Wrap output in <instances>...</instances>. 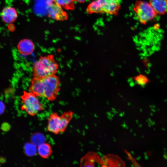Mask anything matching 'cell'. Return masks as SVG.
Returning <instances> with one entry per match:
<instances>
[{
  "instance_id": "1",
  "label": "cell",
  "mask_w": 167,
  "mask_h": 167,
  "mask_svg": "<svg viewBox=\"0 0 167 167\" xmlns=\"http://www.w3.org/2000/svg\"><path fill=\"white\" fill-rule=\"evenodd\" d=\"M59 68L58 64L53 54L41 56L34 64L32 68L33 77L42 78L56 74Z\"/></svg>"
},
{
  "instance_id": "2",
  "label": "cell",
  "mask_w": 167,
  "mask_h": 167,
  "mask_svg": "<svg viewBox=\"0 0 167 167\" xmlns=\"http://www.w3.org/2000/svg\"><path fill=\"white\" fill-rule=\"evenodd\" d=\"M122 0H93L88 6V14L105 13L116 15L121 6Z\"/></svg>"
},
{
  "instance_id": "3",
  "label": "cell",
  "mask_w": 167,
  "mask_h": 167,
  "mask_svg": "<svg viewBox=\"0 0 167 167\" xmlns=\"http://www.w3.org/2000/svg\"><path fill=\"white\" fill-rule=\"evenodd\" d=\"M37 97L31 92L24 91L21 96L22 103L21 110L32 116H35L43 110V105Z\"/></svg>"
},
{
  "instance_id": "4",
  "label": "cell",
  "mask_w": 167,
  "mask_h": 167,
  "mask_svg": "<svg viewBox=\"0 0 167 167\" xmlns=\"http://www.w3.org/2000/svg\"><path fill=\"white\" fill-rule=\"evenodd\" d=\"M43 97L50 101L55 100L60 90L61 80L56 74L42 78Z\"/></svg>"
},
{
  "instance_id": "5",
  "label": "cell",
  "mask_w": 167,
  "mask_h": 167,
  "mask_svg": "<svg viewBox=\"0 0 167 167\" xmlns=\"http://www.w3.org/2000/svg\"><path fill=\"white\" fill-rule=\"evenodd\" d=\"M133 10L137 20L143 24H145L155 18L157 15L149 2L145 1H137L135 4Z\"/></svg>"
},
{
  "instance_id": "6",
  "label": "cell",
  "mask_w": 167,
  "mask_h": 167,
  "mask_svg": "<svg viewBox=\"0 0 167 167\" xmlns=\"http://www.w3.org/2000/svg\"><path fill=\"white\" fill-rule=\"evenodd\" d=\"M47 130L55 134L62 133V125L60 116L57 113H54L50 115L48 119Z\"/></svg>"
},
{
  "instance_id": "7",
  "label": "cell",
  "mask_w": 167,
  "mask_h": 167,
  "mask_svg": "<svg viewBox=\"0 0 167 167\" xmlns=\"http://www.w3.org/2000/svg\"><path fill=\"white\" fill-rule=\"evenodd\" d=\"M49 17L58 21H64L68 18L67 14L63 11L62 7L54 3L50 4L48 12Z\"/></svg>"
},
{
  "instance_id": "8",
  "label": "cell",
  "mask_w": 167,
  "mask_h": 167,
  "mask_svg": "<svg viewBox=\"0 0 167 167\" xmlns=\"http://www.w3.org/2000/svg\"><path fill=\"white\" fill-rule=\"evenodd\" d=\"M1 16L5 23L10 24L16 20L18 16V13L15 8L11 6H7L2 10Z\"/></svg>"
},
{
  "instance_id": "9",
  "label": "cell",
  "mask_w": 167,
  "mask_h": 167,
  "mask_svg": "<svg viewBox=\"0 0 167 167\" xmlns=\"http://www.w3.org/2000/svg\"><path fill=\"white\" fill-rule=\"evenodd\" d=\"M17 49L21 54L24 56H27L30 55L33 52L34 45L30 40L24 39L19 42Z\"/></svg>"
},
{
  "instance_id": "10",
  "label": "cell",
  "mask_w": 167,
  "mask_h": 167,
  "mask_svg": "<svg viewBox=\"0 0 167 167\" xmlns=\"http://www.w3.org/2000/svg\"><path fill=\"white\" fill-rule=\"evenodd\" d=\"M29 89L31 92L37 96L43 97V82L42 78L33 77L30 81Z\"/></svg>"
},
{
  "instance_id": "11",
  "label": "cell",
  "mask_w": 167,
  "mask_h": 167,
  "mask_svg": "<svg viewBox=\"0 0 167 167\" xmlns=\"http://www.w3.org/2000/svg\"><path fill=\"white\" fill-rule=\"evenodd\" d=\"M149 3L157 15H163L166 12L167 0H150Z\"/></svg>"
},
{
  "instance_id": "12",
  "label": "cell",
  "mask_w": 167,
  "mask_h": 167,
  "mask_svg": "<svg viewBox=\"0 0 167 167\" xmlns=\"http://www.w3.org/2000/svg\"><path fill=\"white\" fill-rule=\"evenodd\" d=\"M37 151L38 155L44 159L50 157L52 153V149L50 145L45 142L38 146Z\"/></svg>"
},
{
  "instance_id": "13",
  "label": "cell",
  "mask_w": 167,
  "mask_h": 167,
  "mask_svg": "<svg viewBox=\"0 0 167 167\" xmlns=\"http://www.w3.org/2000/svg\"><path fill=\"white\" fill-rule=\"evenodd\" d=\"M94 154L89 152L82 158L80 161L81 166H94L95 161Z\"/></svg>"
},
{
  "instance_id": "14",
  "label": "cell",
  "mask_w": 167,
  "mask_h": 167,
  "mask_svg": "<svg viewBox=\"0 0 167 167\" xmlns=\"http://www.w3.org/2000/svg\"><path fill=\"white\" fill-rule=\"evenodd\" d=\"M132 80L135 84L141 86L147 85L150 81L147 75L144 73H139L135 75L132 78Z\"/></svg>"
},
{
  "instance_id": "15",
  "label": "cell",
  "mask_w": 167,
  "mask_h": 167,
  "mask_svg": "<svg viewBox=\"0 0 167 167\" xmlns=\"http://www.w3.org/2000/svg\"><path fill=\"white\" fill-rule=\"evenodd\" d=\"M73 116V112L71 111L63 113L60 116L62 122V132L65 131Z\"/></svg>"
},
{
  "instance_id": "16",
  "label": "cell",
  "mask_w": 167,
  "mask_h": 167,
  "mask_svg": "<svg viewBox=\"0 0 167 167\" xmlns=\"http://www.w3.org/2000/svg\"><path fill=\"white\" fill-rule=\"evenodd\" d=\"M31 140L32 143L36 146H38L41 144L45 143V138L42 134L39 133H36L32 135Z\"/></svg>"
},
{
  "instance_id": "17",
  "label": "cell",
  "mask_w": 167,
  "mask_h": 167,
  "mask_svg": "<svg viewBox=\"0 0 167 167\" xmlns=\"http://www.w3.org/2000/svg\"><path fill=\"white\" fill-rule=\"evenodd\" d=\"M24 150L25 154L29 156H34L37 152L36 146L32 143H26L24 146Z\"/></svg>"
},
{
  "instance_id": "18",
  "label": "cell",
  "mask_w": 167,
  "mask_h": 167,
  "mask_svg": "<svg viewBox=\"0 0 167 167\" xmlns=\"http://www.w3.org/2000/svg\"><path fill=\"white\" fill-rule=\"evenodd\" d=\"M55 3L62 7L67 9H72L74 7V0H53Z\"/></svg>"
},
{
  "instance_id": "19",
  "label": "cell",
  "mask_w": 167,
  "mask_h": 167,
  "mask_svg": "<svg viewBox=\"0 0 167 167\" xmlns=\"http://www.w3.org/2000/svg\"><path fill=\"white\" fill-rule=\"evenodd\" d=\"M5 109V106L4 103L0 101V114H2Z\"/></svg>"
},
{
  "instance_id": "20",
  "label": "cell",
  "mask_w": 167,
  "mask_h": 167,
  "mask_svg": "<svg viewBox=\"0 0 167 167\" xmlns=\"http://www.w3.org/2000/svg\"><path fill=\"white\" fill-rule=\"evenodd\" d=\"M143 63V65L146 67H148L150 65L149 61L148 60L147 58H145L142 61Z\"/></svg>"
},
{
  "instance_id": "21",
  "label": "cell",
  "mask_w": 167,
  "mask_h": 167,
  "mask_svg": "<svg viewBox=\"0 0 167 167\" xmlns=\"http://www.w3.org/2000/svg\"><path fill=\"white\" fill-rule=\"evenodd\" d=\"M74 1H75L77 2H80V3H84L86 1H89V0H74Z\"/></svg>"
},
{
  "instance_id": "22",
  "label": "cell",
  "mask_w": 167,
  "mask_h": 167,
  "mask_svg": "<svg viewBox=\"0 0 167 167\" xmlns=\"http://www.w3.org/2000/svg\"><path fill=\"white\" fill-rule=\"evenodd\" d=\"M134 164L135 166V167H139V166H140L139 165V164L137 163L136 162H135V163H134Z\"/></svg>"
},
{
  "instance_id": "23",
  "label": "cell",
  "mask_w": 167,
  "mask_h": 167,
  "mask_svg": "<svg viewBox=\"0 0 167 167\" xmlns=\"http://www.w3.org/2000/svg\"><path fill=\"white\" fill-rule=\"evenodd\" d=\"M122 126L124 128H125L126 126V124H124V123L123 125H122Z\"/></svg>"
},
{
  "instance_id": "24",
  "label": "cell",
  "mask_w": 167,
  "mask_h": 167,
  "mask_svg": "<svg viewBox=\"0 0 167 167\" xmlns=\"http://www.w3.org/2000/svg\"><path fill=\"white\" fill-rule=\"evenodd\" d=\"M141 158V157L140 156H139L136 158V160L139 161Z\"/></svg>"
},
{
  "instance_id": "25",
  "label": "cell",
  "mask_w": 167,
  "mask_h": 167,
  "mask_svg": "<svg viewBox=\"0 0 167 167\" xmlns=\"http://www.w3.org/2000/svg\"><path fill=\"white\" fill-rule=\"evenodd\" d=\"M145 156H144V158L145 159V160H147L148 159V156L147 155H145Z\"/></svg>"
},
{
  "instance_id": "26",
  "label": "cell",
  "mask_w": 167,
  "mask_h": 167,
  "mask_svg": "<svg viewBox=\"0 0 167 167\" xmlns=\"http://www.w3.org/2000/svg\"><path fill=\"white\" fill-rule=\"evenodd\" d=\"M163 156H164V158L166 160L167 159V155H166V154H164V155Z\"/></svg>"
},
{
  "instance_id": "27",
  "label": "cell",
  "mask_w": 167,
  "mask_h": 167,
  "mask_svg": "<svg viewBox=\"0 0 167 167\" xmlns=\"http://www.w3.org/2000/svg\"><path fill=\"white\" fill-rule=\"evenodd\" d=\"M119 116L121 117H122L124 116V115L122 114V113H120L119 114Z\"/></svg>"
},
{
  "instance_id": "28",
  "label": "cell",
  "mask_w": 167,
  "mask_h": 167,
  "mask_svg": "<svg viewBox=\"0 0 167 167\" xmlns=\"http://www.w3.org/2000/svg\"><path fill=\"white\" fill-rule=\"evenodd\" d=\"M108 118L111 121H112V119H113V118L112 117H109H109H108Z\"/></svg>"
},
{
  "instance_id": "29",
  "label": "cell",
  "mask_w": 167,
  "mask_h": 167,
  "mask_svg": "<svg viewBox=\"0 0 167 167\" xmlns=\"http://www.w3.org/2000/svg\"><path fill=\"white\" fill-rule=\"evenodd\" d=\"M151 110L154 112H156V110L155 109H152Z\"/></svg>"
},
{
  "instance_id": "30",
  "label": "cell",
  "mask_w": 167,
  "mask_h": 167,
  "mask_svg": "<svg viewBox=\"0 0 167 167\" xmlns=\"http://www.w3.org/2000/svg\"><path fill=\"white\" fill-rule=\"evenodd\" d=\"M151 123L153 125H155V122L154 121H152Z\"/></svg>"
},
{
  "instance_id": "31",
  "label": "cell",
  "mask_w": 167,
  "mask_h": 167,
  "mask_svg": "<svg viewBox=\"0 0 167 167\" xmlns=\"http://www.w3.org/2000/svg\"><path fill=\"white\" fill-rule=\"evenodd\" d=\"M131 153L133 155H134L135 154V152L133 151H131Z\"/></svg>"
},
{
  "instance_id": "32",
  "label": "cell",
  "mask_w": 167,
  "mask_h": 167,
  "mask_svg": "<svg viewBox=\"0 0 167 167\" xmlns=\"http://www.w3.org/2000/svg\"><path fill=\"white\" fill-rule=\"evenodd\" d=\"M113 141L114 142H116L117 140L114 137H113Z\"/></svg>"
},
{
  "instance_id": "33",
  "label": "cell",
  "mask_w": 167,
  "mask_h": 167,
  "mask_svg": "<svg viewBox=\"0 0 167 167\" xmlns=\"http://www.w3.org/2000/svg\"><path fill=\"white\" fill-rule=\"evenodd\" d=\"M142 124H140L139 125V127L140 128L141 127H142Z\"/></svg>"
},
{
  "instance_id": "34",
  "label": "cell",
  "mask_w": 167,
  "mask_h": 167,
  "mask_svg": "<svg viewBox=\"0 0 167 167\" xmlns=\"http://www.w3.org/2000/svg\"><path fill=\"white\" fill-rule=\"evenodd\" d=\"M127 155H128V157H129V156H131V154H130V153H128Z\"/></svg>"
},
{
  "instance_id": "35",
  "label": "cell",
  "mask_w": 167,
  "mask_h": 167,
  "mask_svg": "<svg viewBox=\"0 0 167 167\" xmlns=\"http://www.w3.org/2000/svg\"><path fill=\"white\" fill-rule=\"evenodd\" d=\"M150 115L151 116H152L153 115V113H150Z\"/></svg>"
},
{
  "instance_id": "36",
  "label": "cell",
  "mask_w": 167,
  "mask_h": 167,
  "mask_svg": "<svg viewBox=\"0 0 167 167\" xmlns=\"http://www.w3.org/2000/svg\"><path fill=\"white\" fill-rule=\"evenodd\" d=\"M118 166H119V167L120 166H121V164H120V163L118 164Z\"/></svg>"
},
{
  "instance_id": "37",
  "label": "cell",
  "mask_w": 167,
  "mask_h": 167,
  "mask_svg": "<svg viewBox=\"0 0 167 167\" xmlns=\"http://www.w3.org/2000/svg\"><path fill=\"white\" fill-rule=\"evenodd\" d=\"M136 123L137 124H138L139 121H138V120H136Z\"/></svg>"
},
{
  "instance_id": "38",
  "label": "cell",
  "mask_w": 167,
  "mask_h": 167,
  "mask_svg": "<svg viewBox=\"0 0 167 167\" xmlns=\"http://www.w3.org/2000/svg\"><path fill=\"white\" fill-rule=\"evenodd\" d=\"M162 130H163V131H165V129L164 128H163V127H162Z\"/></svg>"
},
{
  "instance_id": "39",
  "label": "cell",
  "mask_w": 167,
  "mask_h": 167,
  "mask_svg": "<svg viewBox=\"0 0 167 167\" xmlns=\"http://www.w3.org/2000/svg\"><path fill=\"white\" fill-rule=\"evenodd\" d=\"M133 131V130L132 129H131V130H130V131L131 132H132Z\"/></svg>"
},
{
  "instance_id": "40",
  "label": "cell",
  "mask_w": 167,
  "mask_h": 167,
  "mask_svg": "<svg viewBox=\"0 0 167 167\" xmlns=\"http://www.w3.org/2000/svg\"><path fill=\"white\" fill-rule=\"evenodd\" d=\"M110 116L113 118V117H114V115L113 114H111Z\"/></svg>"
},
{
  "instance_id": "41",
  "label": "cell",
  "mask_w": 167,
  "mask_h": 167,
  "mask_svg": "<svg viewBox=\"0 0 167 167\" xmlns=\"http://www.w3.org/2000/svg\"><path fill=\"white\" fill-rule=\"evenodd\" d=\"M144 155H147V152H144Z\"/></svg>"
},
{
  "instance_id": "42",
  "label": "cell",
  "mask_w": 167,
  "mask_h": 167,
  "mask_svg": "<svg viewBox=\"0 0 167 167\" xmlns=\"http://www.w3.org/2000/svg\"><path fill=\"white\" fill-rule=\"evenodd\" d=\"M112 109L113 110V111H115V109L113 108H112Z\"/></svg>"
},
{
  "instance_id": "43",
  "label": "cell",
  "mask_w": 167,
  "mask_h": 167,
  "mask_svg": "<svg viewBox=\"0 0 167 167\" xmlns=\"http://www.w3.org/2000/svg\"><path fill=\"white\" fill-rule=\"evenodd\" d=\"M133 135H134L135 136H136V134L135 133H134Z\"/></svg>"
},
{
  "instance_id": "44",
  "label": "cell",
  "mask_w": 167,
  "mask_h": 167,
  "mask_svg": "<svg viewBox=\"0 0 167 167\" xmlns=\"http://www.w3.org/2000/svg\"><path fill=\"white\" fill-rule=\"evenodd\" d=\"M140 111L141 112H142V111H143L142 109H140Z\"/></svg>"
},
{
  "instance_id": "45",
  "label": "cell",
  "mask_w": 167,
  "mask_h": 167,
  "mask_svg": "<svg viewBox=\"0 0 167 167\" xmlns=\"http://www.w3.org/2000/svg\"><path fill=\"white\" fill-rule=\"evenodd\" d=\"M122 114H123V115H124L125 114V112H122Z\"/></svg>"
},
{
  "instance_id": "46",
  "label": "cell",
  "mask_w": 167,
  "mask_h": 167,
  "mask_svg": "<svg viewBox=\"0 0 167 167\" xmlns=\"http://www.w3.org/2000/svg\"><path fill=\"white\" fill-rule=\"evenodd\" d=\"M126 128L127 129H128V127L126 126Z\"/></svg>"
},
{
  "instance_id": "47",
  "label": "cell",
  "mask_w": 167,
  "mask_h": 167,
  "mask_svg": "<svg viewBox=\"0 0 167 167\" xmlns=\"http://www.w3.org/2000/svg\"><path fill=\"white\" fill-rule=\"evenodd\" d=\"M144 137V136L143 135H142V136H141V137L142 138H143V137Z\"/></svg>"
},
{
  "instance_id": "48",
  "label": "cell",
  "mask_w": 167,
  "mask_h": 167,
  "mask_svg": "<svg viewBox=\"0 0 167 167\" xmlns=\"http://www.w3.org/2000/svg\"><path fill=\"white\" fill-rule=\"evenodd\" d=\"M131 166L132 167H134V165H132V164H131Z\"/></svg>"
},
{
  "instance_id": "49",
  "label": "cell",
  "mask_w": 167,
  "mask_h": 167,
  "mask_svg": "<svg viewBox=\"0 0 167 167\" xmlns=\"http://www.w3.org/2000/svg\"><path fill=\"white\" fill-rule=\"evenodd\" d=\"M146 121H147V122H149V121H148V120H146Z\"/></svg>"
},
{
  "instance_id": "50",
  "label": "cell",
  "mask_w": 167,
  "mask_h": 167,
  "mask_svg": "<svg viewBox=\"0 0 167 167\" xmlns=\"http://www.w3.org/2000/svg\"><path fill=\"white\" fill-rule=\"evenodd\" d=\"M164 151H166V149L165 148H164Z\"/></svg>"
},
{
  "instance_id": "51",
  "label": "cell",
  "mask_w": 167,
  "mask_h": 167,
  "mask_svg": "<svg viewBox=\"0 0 167 167\" xmlns=\"http://www.w3.org/2000/svg\"><path fill=\"white\" fill-rule=\"evenodd\" d=\"M123 122L124 124H126L125 122L124 121H123Z\"/></svg>"
},
{
  "instance_id": "52",
  "label": "cell",
  "mask_w": 167,
  "mask_h": 167,
  "mask_svg": "<svg viewBox=\"0 0 167 167\" xmlns=\"http://www.w3.org/2000/svg\"><path fill=\"white\" fill-rule=\"evenodd\" d=\"M160 109H158V111H160Z\"/></svg>"
},
{
  "instance_id": "53",
  "label": "cell",
  "mask_w": 167,
  "mask_h": 167,
  "mask_svg": "<svg viewBox=\"0 0 167 167\" xmlns=\"http://www.w3.org/2000/svg\"><path fill=\"white\" fill-rule=\"evenodd\" d=\"M154 130H156L155 128H154Z\"/></svg>"
}]
</instances>
